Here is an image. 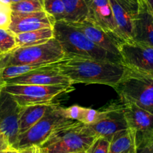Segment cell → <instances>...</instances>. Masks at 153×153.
Wrapping results in <instances>:
<instances>
[{"label":"cell","instance_id":"obj_4","mask_svg":"<svg viewBox=\"0 0 153 153\" xmlns=\"http://www.w3.org/2000/svg\"><path fill=\"white\" fill-rule=\"evenodd\" d=\"M96 137L86 132L79 122L57 129L40 146L42 153H73L86 152Z\"/></svg>","mask_w":153,"mask_h":153},{"label":"cell","instance_id":"obj_30","mask_svg":"<svg viewBox=\"0 0 153 153\" xmlns=\"http://www.w3.org/2000/svg\"><path fill=\"white\" fill-rule=\"evenodd\" d=\"M1 57H2V56H0V92H1V91L3 89L4 86L5 85V82L4 80L3 77H2V71H3L4 67L2 63V59H1Z\"/></svg>","mask_w":153,"mask_h":153},{"label":"cell","instance_id":"obj_25","mask_svg":"<svg viewBox=\"0 0 153 153\" xmlns=\"http://www.w3.org/2000/svg\"><path fill=\"white\" fill-rule=\"evenodd\" d=\"M17 48L15 35L8 29L0 28V53H8Z\"/></svg>","mask_w":153,"mask_h":153},{"label":"cell","instance_id":"obj_8","mask_svg":"<svg viewBox=\"0 0 153 153\" xmlns=\"http://www.w3.org/2000/svg\"><path fill=\"white\" fill-rule=\"evenodd\" d=\"M87 134L95 137H104L110 141L112 137L120 131L128 128L123 104L113 105L99 111L98 118L95 123L83 125Z\"/></svg>","mask_w":153,"mask_h":153},{"label":"cell","instance_id":"obj_6","mask_svg":"<svg viewBox=\"0 0 153 153\" xmlns=\"http://www.w3.org/2000/svg\"><path fill=\"white\" fill-rule=\"evenodd\" d=\"M59 108L60 106L52 103L42 120L27 131L19 135L13 148L20 150L30 146H40L57 129L76 122L65 117Z\"/></svg>","mask_w":153,"mask_h":153},{"label":"cell","instance_id":"obj_33","mask_svg":"<svg viewBox=\"0 0 153 153\" xmlns=\"http://www.w3.org/2000/svg\"><path fill=\"white\" fill-rule=\"evenodd\" d=\"M2 153H19V151L17 149H14V148H10V149H8L4 151L3 152H2Z\"/></svg>","mask_w":153,"mask_h":153},{"label":"cell","instance_id":"obj_19","mask_svg":"<svg viewBox=\"0 0 153 153\" xmlns=\"http://www.w3.org/2000/svg\"><path fill=\"white\" fill-rule=\"evenodd\" d=\"M109 153H137L134 131L128 128L115 134L110 141Z\"/></svg>","mask_w":153,"mask_h":153},{"label":"cell","instance_id":"obj_34","mask_svg":"<svg viewBox=\"0 0 153 153\" xmlns=\"http://www.w3.org/2000/svg\"><path fill=\"white\" fill-rule=\"evenodd\" d=\"M0 2L4 5H11V0H0Z\"/></svg>","mask_w":153,"mask_h":153},{"label":"cell","instance_id":"obj_24","mask_svg":"<svg viewBox=\"0 0 153 153\" xmlns=\"http://www.w3.org/2000/svg\"><path fill=\"white\" fill-rule=\"evenodd\" d=\"M11 9L14 12L32 13L45 11L44 0H24L22 2L12 3Z\"/></svg>","mask_w":153,"mask_h":153},{"label":"cell","instance_id":"obj_13","mask_svg":"<svg viewBox=\"0 0 153 153\" xmlns=\"http://www.w3.org/2000/svg\"><path fill=\"white\" fill-rule=\"evenodd\" d=\"M21 109L12 95L2 89L0 92V132L7 137L12 148L19 136L18 122Z\"/></svg>","mask_w":153,"mask_h":153},{"label":"cell","instance_id":"obj_37","mask_svg":"<svg viewBox=\"0 0 153 153\" xmlns=\"http://www.w3.org/2000/svg\"><path fill=\"white\" fill-rule=\"evenodd\" d=\"M73 153H87V152H86H86H73Z\"/></svg>","mask_w":153,"mask_h":153},{"label":"cell","instance_id":"obj_38","mask_svg":"<svg viewBox=\"0 0 153 153\" xmlns=\"http://www.w3.org/2000/svg\"><path fill=\"white\" fill-rule=\"evenodd\" d=\"M2 54H1V53H0V56H2Z\"/></svg>","mask_w":153,"mask_h":153},{"label":"cell","instance_id":"obj_27","mask_svg":"<svg viewBox=\"0 0 153 153\" xmlns=\"http://www.w3.org/2000/svg\"><path fill=\"white\" fill-rule=\"evenodd\" d=\"M11 5H6L0 2V28L8 29L11 22Z\"/></svg>","mask_w":153,"mask_h":153},{"label":"cell","instance_id":"obj_3","mask_svg":"<svg viewBox=\"0 0 153 153\" xmlns=\"http://www.w3.org/2000/svg\"><path fill=\"white\" fill-rule=\"evenodd\" d=\"M113 88L123 102L132 103L153 113V73L128 68L122 80Z\"/></svg>","mask_w":153,"mask_h":153},{"label":"cell","instance_id":"obj_1","mask_svg":"<svg viewBox=\"0 0 153 153\" xmlns=\"http://www.w3.org/2000/svg\"><path fill=\"white\" fill-rule=\"evenodd\" d=\"M57 66L73 84H103L112 87L122 80L128 69L123 63L82 57H65Z\"/></svg>","mask_w":153,"mask_h":153},{"label":"cell","instance_id":"obj_32","mask_svg":"<svg viewBox=\"0 0 153 153\" xmlns=\"http://www.w3.org/2000/svg\"><path fill=\"white\" fill-rule=\"evenodd\" d=\"M143 1L146 5L147 8L149 9V11L153 14V0H143Z\"/></svg>","mask_w":153,"mask_h":153},{"label":"cell","instance_id":"obj_36","mask_svg":"<svg viewBox=\"0 0 153 153\" xmlns=\"http://www.w3.org/2000/svg\"><path fill=\"white\" fill-rule=\"evenodd\" d=\"M36 153H42V152L40 151V149H39V148H38V146H37V149H36Z\"/></svg>","mask_w":153,"mask_h":153},{"label":"cell","instance_id":"obj_21","mask_svg":"<svg viewBox=\"0 0 153 153\" xmlns=\"http://www.w3.org/2000/svg\"><path fill=\"white\" fill-rule=\"evenodd\" d=\"M17 48L35 46L45 44L54 38L53 28H45L16 35Z\"/></svg>","mask_w":153,"mask_h":153},{"label":"cell","instance_id":"obj_20","mask_svg":"<svg viewBox=\"0 0 153 153\" xmlns=\"http://www.w3.org/2000/svg\"><path fill=\"white\" fill-rule=\"evenodd\" d=\"M65 7L66 18L69 23H80L88 19L92 0H62Z\"/></svg>","mask_w":153,"mask_h":153},{"label":"cell","instance_id":"obj_28","mask_svg":"<svg viewBox=\"0 0 153 153\" xmlns=\"http://www.w3.org/2000/svg\"><path fill=\"white\" fill-rule=\"evenodd\" d=\"M137 153H153V139L137 146Z\"/></svg>","mask_w":153,"mask_h":153},{"label":"cell","instance_id":"obj_12","mask_svg":"<svg viewBox=\"0 0 153 153\" xmlns=\"http://www.w3.org/2000/svg\"><path fill=\"white\" fill-rule=\"evenodd\" d=\"M125 117L128 128L136 134L137 146L153 139V113L136 104L123 102Z\"/></svg>","mask_w":153,"mask_h":153},{"label":"cell","instance_id":"obj_22","mask_svg":"<svg viewBox=\"0 0 153 153\" xmlns=\"http://www.w3.org/2000/svg\"><path fill=\"white\" fill-rule=\"evenodd\" d=\"M60 112L66 118L79 122L83 125H89L95 123L98 118L99 111L90 108L74 105L64 108L60 107Z\"/></svg>","mask_w":153,"mask_h":153},{"label":"cell","instance_id":"obj_5","mask_svg":"<svg viewBox=\"0 0 153 153\" xmlns=\"http://www.w3.org/2000/svg\"><path fill=\"white\" fill-rule=\"evenodd\" d=\"M65 58L59 42L52 38L48 42L35 46L17 48L8 53L2 54L3 67L20 65H50Z\"/></svg>","mask_w":153,"mask_h":153},{"label":"cell","instance_id":"obj_14","mask_svg":"<svg viewBox=\"0 0 153 153\" xmlns=\"http://www.w3.org/2000/svg\"><path fill=\"white\" fill-rule=\"evenodd\" d=\"M56 20L45 11L32 13L11 12L8 29L14 35L45 28H53Z\"/></svg>","mask_w":153,"mask_h":153},{"label":"cell","instance_id":"obj_7","mask_svg":"<svg viewBox=\"0 0 153 153\" xmlns=\"http://www.w3.org/2000/svg\"><path fill=\"white\" fill-rule=\"evenodd\" d=\"M4 90L12 95L20 107L52 103L53 99L62 93L73 90L72 86L53 85L5 84Z\"/></svg>","mask_w":153,"mask_h":153},{"label":"cell","instance_id":"obj_2","mask_svg":"<svg viewBox=\"0 0 153 153\" xmlns=\"http://www.w3.org/2000/svg\"><path fill=\"white\" fill-rule=\"evenodd\" d=\"M53 34L54 38L59 42L62 48L65 57H82L123 63L121 57L95 45L83 32L68 22H56Z\"/></svg>","mask_w":153,"mask_h":153},{"label":"cell","instance_id":"obj_23","mask_svg":"<svg viewBox=\"0 0 153 153\" xmlns=\"http://www.w3.org/2000/svg\"><path fill=\"white\" fill-rule=\"evenodd\" d=\"M45 11L56 21H65L66 18L65 7L62 0H44Z\"/></svg>","mask_w":153,"mask_h":153},{"label":"cell","instance_id":"obj_35","mask_svg":"<svg viewBox=\"0 0 153 153\" xmlns=\"http://www.w3.org/2000/svg\"><path fill=\"white\" fill-rule=\"evenodd\" d=\"M22 1H24V0H11V4H12V3H17V2H22Z\"/></svg>","mask_w":153,"mask_h":153},{"label":"cell","instance_id":"obj_17","mask_svg":"<svg viewBox=\"0 0 153 153\" xmlns=\"http://www.w3.org/2000/svg\"><path fill=\"white\" fill-rule=\"evenodd\" d=\"M87 20L108 33L120 38L117 35V26L115 23L110 0H92L90 12Z\"/></svg>","mask_w":153,"mask_h":153},{"label":"cell","instance_id":"obj_29","mask_svg":"<svg viewBox=\"0 0 153 153\" xmlns=\"http://www.w3.org/2000/svg\"><path fill=\"white\" fill-rule=\"evenodd\" d=\"M12 148L10 144L9 140L3 133L0 132V153L3 152L5 150Z\"/></svg>","mask_w":153,"mask_h":153},{"label":"cell","instance_id":"obj_10","mask_svg":"<svg viewBox=\"0 0 153 153\" xmlns=\"http://www.w3.org/2000/svg\"><path fill=\"white\" fill-rule=\"evenodd\" d=\"M120 52L123 64L132 70L153 73V48L134 41L122 42Z\"/></svg>","mask_w":153,"mask_h":153},{"label":"cell","instance_id":"obj_31","mask_svg":"<svg viewBox=\"0 0 153 153\" xmlns=\"http://www.w3.org/2000/svg\"><path fill=\"white\" fill-rule=\"evenodd\" d=\"M37 146H30L28 148L18 150L19 153H36Z\"/></svg>","mask_w":153,"mask_h":153},{"label":"cell","instance_id":"obj_11","mask_svg":"<svg viewBox=\"0 0 153 153\" xmlns=\"http://www.w3.org/2000/svg\"><path fill=\"white\" fill-rule=\"evenodd\" d=\"M117 35L123 42L131 41L134 23L139 11L138 0H110Z\"/></svg>","mask_w":153,"mask_h":153},{"label":"cell","instance_id":"obj_26","mask_svg":"<svg viewBox=\"0 0 153 153\" xmlns=\"http://www.w3.org/2000/svg\"><path fill=\"white\" fill-rule=\"evenodd\" d=\"M110 141L104 137H97L87 149V153H109Z\"/></svg>","mask_w":153,"mask_h":153},{"label":"cell","instance_id":"obj_16","mask_svg":"<svg viewBox=\"0 0 153 153\" xmlns=\"http://www.w3.org/2000/svg\"><path fill=\"white\" fill-rule=\"evenodd\" d=\"M139 1V11L134 23L132 41L153 48V14L143 0Z\"/></svg>","mask_w":153,"mask_h":153},{"label":"cell","instance_id":"obj_9","mask_svg":"<svg viewBox=\"0 0 153 153\" xmlns=\"http://www.w3.org/2000/svg\"><path fill=\"white\" fill-rule=\"evenodd\" d=\"M57 63L39 68L17 77L5 80V84L72 86V82L60 71Z\"/></svg>","mask_w":153,"mask_h":153},{"label":"cell","instance_id":"obj_15","mask_svg":"<svg viewBox=\"0 0 153 153\" xmlns=\"http://www.w3.org/2000/svg\"><path fill=\"white\" fill-rule=\"evenodd\" d=\"M70 23L83 32L86 36L95 45L115 55L121 57L120 46L122 42H123L121 39L108 33L96 24L88 20L80 23Z\"/></svg>","mask_w":153,"mask_h":153},{"label":"cell","instance_id":"obj_18","mask_svg":"<svg viewBox=\"0 0 153 153\" xmlns=\"http://www.w3.org/2000/svg\"><path fill=\"white\" fill-rule=\"evenodd\" d=\"M52 103L22 107L19 117V135L25 133L42 120Z\"/></svg>","mask_w":153,"mask_h":153}]
</instances>
